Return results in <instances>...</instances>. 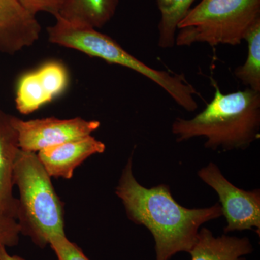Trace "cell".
Masks as SVG:
<instances>
[{
    "mask_svg": "<svg viewBox=\"0 0 260 260\" xmlns=\"http://www.w3.org/2000/svg\"><path fill=\"white\" fill-rule=\"evenodd\" d=\"M126 215L133 223L144 225L155 241V260H169L179 252L189 253L203 224L223 215L217 203L204 208L181 206L167 184L146 188L135 179L133 156L123 169L115 189Z\"/></svg>",
    "mask_w": 260,
    "mask_h": 260,
    "instance_id": "cell-1",
    "label": "cell"
},
{
    "mask_svg": "<svg viewBox=\"0 0 260 260\" xmlns=\"http://www.w3.org/2000/svg\"><path fill=\"white\" fill-rule=\"evenodd\" d=\"M105 150V144L90 135L43 149L37 155L51 177L70 179L75 169L86 159Z\"/></svg>",
    "mask_w": 260,
    "mask_h": 260,
    "instance_id": "cell-10",
    "label": "cell"
},
{
    "mask_svg": "<svg viewBox=\"0 0 260 260\" xmlns=\"http://www.w3.org/2000/svg\"><path fill=\"white\" fill-rule=\"evenodd\" d=\"M67 0H19L32 15L46 12L55 15L59 14Z\"/></svg>",
    "mask_w": 260,
    "mask_h": 260,
    "instance_id": "cell-18",
    "label": "cell"
},
{
    "mask_svg": "<svg viewBox=\"0 0 260 260\" xmlns=\"http://www.w3.org/2000/svg\"><path fill=\"white\" fill-rule=\"evenodd\" d=\"M69 75L64 65L49 61L21 75L15 90V107L20 114L39 110L59 96L68 87Z\"/></svg>",
    "mask_w": 260,
    "mask_h": 260,
    "instance_id": "cell-8",
    "label": "cell"
},
{
    "mask_svg": "<svg viewBox=\"0 0 260 260\" xmlns=\"http://www.w3.org/2000/svg\"><path fill=\"white\" fill-rule=\"evenodd\" d=\"M196 0H156L160 20L158 23V45L169 49L175 45L178 25Z\"/></svg>",
    "mask_w": 260,
    "mask_h": 260,
    "instance_id": "cell-14",
    "label": "cell"
},
{
    "mask_svg": "<svg viewBox=\"0 0 260 260\" xmlns=\"http://www.w3.org/2000/svg\"><path fill=\"white\" fill-rule=\"evenodd\" d=\"M13 123L18 132L20 149L34 153L88 136L101 125L99 121H88L80 117L68 119L49 117L25 121L13 116Z\"/></svg>",
    "mask_w": 260,
    "mask_h": 260,
    "instance_id": "cell-7",
    "label": "cell"
},
{
    "mask_svg": "<svg viewBox=\"0 0 260 260\" xmlns=\"http://www.w3.org/2000/svg\"><path fill=\"white\" fill-rule=\"evenodd\" d=\"M37 153L19 150L13 183L19 191L16 220L20 234L44 249L54 234H64V203Z\"/></svg>",
    "mask_w": 260,
    "mask_h": 260,
    "instance_id": "cell-3",
    "label": "cell"
},
{
    "mask_svg": "<svg viewBox=\"0 0 260 260\" xmlns=\"http://www.w3.org/2000/svg\"><path fill=\"white\" fill-rule=\"evenodd\" d=\"M198 174L218 195L222 213L227 222L224 234L255 229L259 235V189L246 191L239 189L224 177L213 162L200 169Z\"/></svg>",
    "mask_w": 260,
    "mask_h": 260,
    "instance_id": "cell-6",
    "label": "cell"
},
{
    "mask_svg": "<svg viewBox=\"0 0 260 260\" xmlns=\"http://www.w3.org/2000/svg\"><path fill=\"white\" fill-rule=\"evenodd\" d=\"M0 260H25L21 256L18 255H10L7 251V247L0 246Z\"/></svg>",
    "mask_w": 260,
    "mask_h": 260,
    "instance_id": "cell-19",
    "label": "cell"
},
{
    "mask_svg": "<svg viewBox=\"0 0 260 260\" xmlns=\"http://www.w3.org/2000/svg\"><path fill=\"white\" fill-rule=\"evenodd\" d=\"M13 118L0 109V213L16 219L18 200L13 194V172L20 147Z\"/></svg>",
    "mask_w": 260,
    "mask_h": 260,
    "instance_id": "cell-11",
    "label": "cell"
},
{
    "mask_svg": "<svg viewBox=\"0 0 260 260\" xmlns=\"http://www.w3.org/2000/svg\"><path fill=\"white\" fill-rule=\"evenodd\" d=\"M119 5V0H67L59 16L74 25L101 28L109 23Z\"/></svg>",
    "mask_w": 260,
    "mask_h": 260,
    "instance_id": "cell-13",
    "label": "cell"
},
{
    "mask_svg": "<svg viewBox=\"0 0 260 260\" xmlns=\"http://www.w3.org/2000/svg\"><path fill=\"white\" fill-rule=\"evenodd\" d=\"M248 55L244 64L237 67L234 75L247 88L260 92V20L246 34Z\"/></svg>",
    "mask_w": 260,
    "mask_h": 260,
    "instance_id": "cell-15",
    "label": "cell"
},
{
    "mask_svg": "<svg viewBox=\"0 0 260 260\" xmlns=\"http://www.w3.org/2000/svg\"><path fill=\"white\" fill-rule=\"evenodd\" d=\"M49 245L58 260H90L79 246L70 242L64 234H54L49 239Z\"/></svg>",
    "mask_w": 260,
    "mask_h": 260,
    "instance_id": "cell-16",
    "label": "cell"
},
{
    "mask_svg": "<svg viewBox=\"0 0 260 260\" xmlns=\"http://www.w3.org/2000/svg\"><path fill=\"white\" fill-rule=\"evenodd\" d=\"M252 244L247 237H215L207 228L198 233L194 246L189 251L191 260H246L244 256L252 252Z\"/></svg>",
    "mask_w": 260,
    "mask_h": 260,
    "instance_id": "cell-12",
    "label": "cell"
},
{
    "mask_svg": "<svg viewBox=\"0 0 260 260\" xmlns=\"http://www.w3.org/2000/svg\"><path fill=\"white\" fill-rule=\"evenodd\" d=\"M213 85V100L192 119L177 118L173 135L177 142L205 137V148L213 150H244L259 138L260 92L246 88L224 94Z\"/></svg>",
    "mask_w": 260,
    "mask_h": 260,
    "instance_id": "cell-2",
    "label": "cell"
},
{
    "mask_svg": "<svg viewBox=\"0 0 260 260\" xmlns=\"http://www.w3.org/2000/svg\"><path fill=\"white\" fill-rule=\"evenodd\" d=\"M20 234L16 219L0 213V246L13 247L18 245Z\"/></svg>",
    "mask_w": 260,
    "mask_h": 260,
    "instance_id": "cell-17",
    "label": "cell"
},
{
    "mask_svg": "<svg viewBox=\"0 0 260 260\" xmlns=\"http://www.w3.org/2000/svg\"><path fill=\"white\" fill-rule=\"evenodd\" d=\"M259 20L260 0H201L178 25L175 45L206 43L211 47H235Z\"/></svg>",
    "mask_w": 260,
    "mask_h": 260,
    "instance_id": "cell-5",
    "label": "cell"
},
{
    "mask_svg": "<svg viewBox=\"0 0 260 260\" xmlns=\"http://www.w3.org/2000/svg\"><path fill=\"white\" fill-rule=\"evenodd\" d=\"M41 30L36 15L19 0H0V52L13 55L31 47Z\"/></svg>",
    "mask_w": 260,
    "mask_h": 260,
    "instance_id": "cell-9",
    "label": "cell"
},
{
    "mask_svg": "<svg viewBox=\"0 0 260 260\" xmlns=\"http://www.w3.org/2000/svg\"><path fill=\"white\" fill-rule=\"evenodd\" d=\"M55 18V24L47 29L48 39L52 44L133 70L161 87L186 111L192 112L196 110L198 106L194 95H198V91L184 74H172L150 68L124 50L112 38L96 29L74 25L59 16Z\"/></svg>",
    "mask_w": 260,
    "mask_h": 260,
    "instance_id": "cell-4",
    "label": "cell"
}]
</instances>
